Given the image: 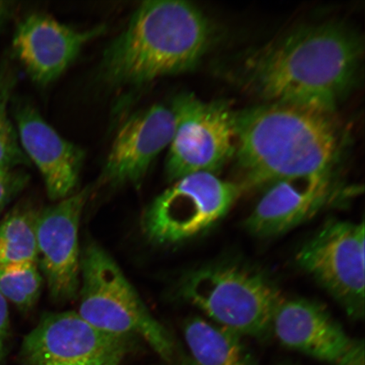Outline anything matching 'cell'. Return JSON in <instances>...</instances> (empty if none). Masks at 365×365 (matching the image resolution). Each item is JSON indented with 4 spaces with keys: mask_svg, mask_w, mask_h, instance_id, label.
I'll return each instance as SVG.
<instances>
[{
    "mask_svg": "<svg viewBox=\"0 0 365 365\" xmlns=\"http://www.w3.org/2000/svg\"><path fill=\"white\" fill-rule=\"evenodd\" d=\"M364 232V221L332 219L296 255L299 267L354 319H362L365 312Z\"/></svg>",
    "mask_w": 365,
    "mask_h": 365,
    "instance_id": "cell-8",
    "label": "cell"
},
{
    "mask_svg": "<svg viewBox=\"0 0 365 365\" xmlns=\"http://www.w3.org/2000/svg\"><path fill=\"white\" fill-rule=\"evenodd\" d=\"M211 21L192 3L149 0L105 48L98 68L104 83L137 88L193 70L214 39Z\"/></svg>",
    "mask_w": 365,
    "mask_h": 365,
    "instance_id": "cell-3",
    "label": "cell"
},
{
    "mask_svg": "<svg viewBox=\"0 0 365 365\" xmlns=\"http://www.w3.org/2000/svg\"><path fill=\"white\" fill-rule=\"evenodd\" d=\"M80 316L112 334L140 336L160 357L170 361L175 341L155 318L110 255L94 240L81 255Z\"/></svg>",
    "mask_w": 365,
    "mask_h": 365,
    "instance_id": "cell-5",
    "label": "cell"
},
{
    "mask_svg": "<svg viewBox=\"0 0 365 365\" xmlns=\"http://www.w3.org/2000/svg\"><path fill=\"white\" fill-rule=\"evenodd\" d=\"M43 284L38 263L0 267V294L21 312H29L38 303Z\"/></svg>",
    "mask_w": 365,
    "mask_h": 365,
    "instance_id": "cell-18",
    "label": "cell"
},
{
    "mask_svg": "<svg viewBox=\"0 0 365 365\" xmlns=\"http://www.w3.org/2000/svg\"><path fill=\"white\" fill-rule=\"evenodd\" d=\"M105 29L100 25L79 31L48 14H29L14 33V56L35 84L48 86L70 68L82 48L101 36Z\"/></svg>",
    "mask_w": 365,
    "mask_h": 365,
    "instance_id": "cell-11",
    "label": "cell"
},
{
    "mask_svg": "<svg viewBox=\"0 0 365 365\" xmlns=\"http://www.w3.org/2000/svg\"><path fill=\"white\" fill-rule=\"evenodd\" d=\"M29 175L21 168L0 166V215L29 184Z\"/></svg>",
    "mask_w": 365,
    "mask_h": 365,
    "instance_id": "cell-20",
    "label": "cell"
},
{
    "mask_svg": "<svg viewBox=\"0 0 365 365\" xmlns=\"http://www.w3.org/2000/svg\"><path fill=\"white\" fill-rule=\"evenodd\" d=\"M271 331L286 348L335 365L357 342L323 305L307 299H282L274 312Z\"/></svg>",
    "mask_w": 365,
    "mask_h": 365,
    "instance_id": "cell-15",
    "label": "cell"
},
{
    "mask_svg": "<svg viewBox=\"0 0 365 365\" xmlns=\"http://www.w3.org/2000/svg\"><path fill=\"white\" fill-rule=\"evenodd\" d=\"M170 106L175 130L164 168L167 180L216 175L235 154V112L223 102H205L189 93L177 95Z\"/></svg>",
    "mask_w": 365,
    "mask_h": 365,
    "instance_id": "cell-7",
    "label": "cell"
},
{
    "mask_svg": "<svg viewBox=\"0 0 365 365\" xmlns=\"http://www.w3.org/2000/svg\"><path fill=\"white\" fill-rule=\"evenodd\" d=\"M16 83V74L11 68H0V166L7 168L31 165L21 147L15 123L9 111Z\"/></svg>",
    "mask_w": 365,
    "mask_h": 365,
    "instance_id": "cell-19",
    "label": "cell"
},
{
    "mask_svg": "<svg viewBox=\"0 0 365 365\" xmlns=\"http://www.w3.org/2000/svg\"><path fill=\"white\" fill-rule=\"evenodd\" d=\"M243 189L334 172L344 137L331 113L266 103L234 113Z\"/></svg>",
    "mask_w": 365,
    "mask_h": 365,
    "instance_id": "cell-2",
    "label": "cell"
},
{
    "mask_svg": "<svg viewBox=\"0 0 365 365\" xmlns=\"http://www.w3.org/2000/svg\"><path fill=\"white\" fill-rule=\"evenodd\" d=\"M13 118L23 152L42 175L48 198L58 202L74 194L84 150L59 134L34 105L18 103Z\"/></svg>",
    "mask_w": 365,
    "mask_h": 365,
    "instance_id": "cell-14",
    "label": "cell"
},
{
    "mask_svg": "<svg viewBox=\"0 0 365 365\" xmlns=\"http://www.w3.org/2000/svg\"><path fill=\"white\" fill-rule=\"evenodd\" d=\"M363 43L339 22L299 27L251 51L241 83L268 103L335 111L359 76Z\"/></svg>",
    "mask_w": 365,
    "mask_h": 365,
    "instance_id": "cell-1",
    "label": "cell"
},
{
    "mask_svg": "<svg viewBox=\"0 0 365 365\" xmlns=\"http://www.w3.org/2000/svg\"><path fill=\"white\" fill-rule=\"evenodd\" d=\"M15 9V3L7 1V0H0V29L10 19Z\"/></svg>",
    "mask_w": 365,
    "mask_h": 365,
    "instance_id": "cell-23",
    "label": "cell"
},
{
    "mask_svg": "<svg viewBox=\"0 0 365 365\" xmlns=\"http://www.w3.org/2000/svg\"><path fill=\"white\" fill-rule=\"evenodd\" d=\"M336 365H364V346L363 341H357L354 349L342 361Z\"/></svg>",
    "mask_w": 365,
    "mask_h": 365,
    "instance_id": "cell-22",
    "label": "cell"
},
{
    "mask_svg": "<svg viewBox=\"0 0 365 365\" xmlns=\"http://www.w3.org/2000/svg\"><path fill=\"white\" fill-rule=\"evenodd\" d=\"M39 212L29 205H20L0 221V267L38 262Z\"/></svg>",
    "mask_w": 365,
    "mask_h": 365,
    "instance_id": "cell-17",
    "label": "cell"
},
{
    "mask_svg": "<svg viewBox=\"0 0 365 365\" xmlns=\"http://www.w3.org/2000/svg\"><path fill=\"white\" fill-rule=\"evenodd\" d=\"M180 294L212 322L242 337L262 339L271 331L282 298L262 272L244 264H205L182 278Z\"/></svg>",
    "mask_w": 365,
    "mask_h": 365,
    "instance_id": "cell-4",
    "label": "cell"
},
{
    "mask_svg": "<svg viewBox=\"0 0 365 365\" xmlns=\"http://www.w3.org/2000/svg\"><path fill=\"white\" fill-rule=\"evenodd\" d=\"M11 333L10 314L6 300L0 294V365L6 361L7 344Z\"/></svg>",
    "mask_w": 365,
    "mask_h": 365,
    "instance_id": "cell-21",
    "label": "cell"
},
{
    "mask_svg": "<svg viewBox=\"0 0 365 365\" xmlns=\"http://www.w3.org/2000/svg\"><path fill=\"white\" fill-rule=\"evenodd\" d=\"M93 187L58 200L39 212L36 223L39 269L53 302L78 298L81 282L79 228Z\"/></svg>",
    "mask_w": 365,
    "mask_h": 365,
    "instance_id": "cell-10",
    "label": "cell"
},
{
    "mask_svg": "<svg viewBox=\"0 0 365 365\" xmlns=\"http://www.w3.org/2000/svg\"><path fill=\"white\" fill-rule=\"evenodd\" d=\"M239 182L197 173L171 182L145 210L141 230L156 246L170 247L204 234L225 217L243 194Z\"/></svg>",
    "mask_w": 365,
    "mask_h": 365,
    "instance_id": "cell-6",
    "label": "cell"
},
{
    "mask_svg": "<svg viewBox=\"0 0 365 365\" xmlns=\"http://www.w3.org/2000/svg\"><path fill=\"white\" fill-rule=\"evenodd\" d=\"M339 191L334 172L272 182L246 217L245 230L262 239L286 234L335 202Z\"/></svg>",
    "mask_w": 365,
    "mask_h": 365,
    "instance_id": "cell-13",
    "label": "cell"
},
{
    "mask_svg": "<svg viewBox=\"0 0 365 365\" xmlns=\"http://www.w3.org/2000/svg\"><path fill=\"white\" fill-rule=\"evenodd\" d=\"M46 365H88V364H46Z\"/></svg>",
    "mask_w": 365,
    "mask_h": 365,
    "instance_id": "cell-24",
    "label": "cell"
},
{
    "mask_svg": "<svg viewBox=\"0 0 365 365\" xmlns=\"http://www.w3.org/2000/svg\"><path fill=\"white\" fill-rule=\"evenodd\" d=\"M132 339L100 330L78 312L46 313L26 336L21 355L31 365H120Z\"/></svg>",
    "mask_w": 365,
    "mask_h": 365,
    "instance_id": "cell-9",
    "label": "cell"
},
{
    "mask_svg": "<svg viewBox=\"0 0 365 365\" xmlns=\"http://www.w3.org/2000/svg\"><path fill=\"white\" fill-rule=\"evenodd\" d=\"M184 336L195 365H257L242 336L207 319H187Z\"/></svg>",
    "mask_w": 365,
    "mask_h": 365,
    "instance_id": "cell-16",
    "label": "cell"
},
{
    "mask_svg": "<svg viewBox=\"0 0 365 365\" xmlns=\"http://www.w3.org/2000/svg\"><path fill=\"white\" fill-rule=\"evenodd\" d=\"M185 365H195L192 361L190 359V361Z\"/></svg>",
    "mask_w": 365,
    "mask_h": 365,
    "instance_id": "cell-25",
    "label": "cell"
},
{
    "mask_svg": "<svg viewBox=\"0 0 365 365\" xmlns=\"http://www.w3.org/2000/svg\"><path fill=\"white\" fill-rule=\"evenodd\" d=\"M175 118L170 105H152L127 118L118 130L100 175V185H138L171 143Z\"/></svg>",
    "mask_w": 365,
    "mask_h": 365,
    "instance_id": "cell-12",
    "label": "cell"
}]
</instances>
